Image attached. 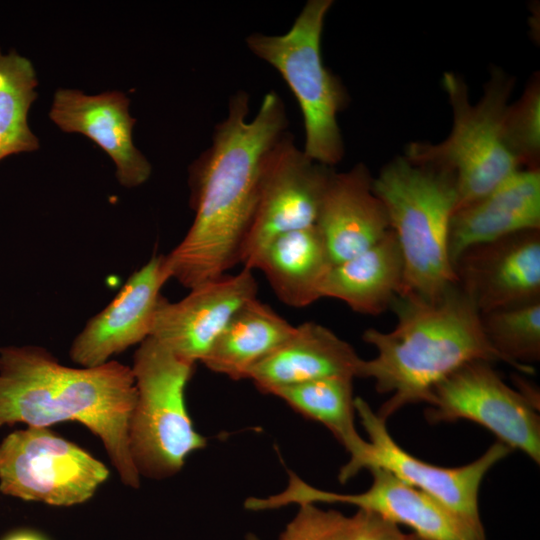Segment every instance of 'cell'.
I'll return each instance as SVG.
<instances>
[{
  "label": "cell",
  "mask_w": 540,
  "mask_h": 540,
  "mask_svg": "<svg viewBox=\"0 0 540 540\" xmlns=\"http://www.w3.org/2000/svg\"><path fill=\"white\" fill-rule=\"evenodd\" d=\"M425 410L434 424L469 420L497 441L540 463V418L526 393L507 385L490 362L475 360L449 374L431 390Z\"/></svg>",
  "instance_id": "obj_9"
},
{
  "label": "cell",
  "mask_w": 540,
  "mask_h": 540,
  "mask_svg": "<svg viewBox=\"0 0 540 540\" xmlns=\"http://www.w3.org/2000/svg\"><path fill=\"white\" fill-rule=\"evenodd\" d=\"M333 172V167L309 158L287 132L265 164L239 264L254 270L261 253L275 238L315 226Z\"/></svg>",
  "instance_id": "obj_10"
},
{
  "label": "cell",
  "mask_w": 540,
  "mask_h": 540,
  "mask_svg": "<svg viewBox=\"0 0 540 540\" xmlns=\"http://www.w3.org/2000/svg\"><path fill=\"white\" fill-rule=\"evenodd\" d=\"M129 104L121 91L88 95L60 88L53 96L49 118L63 132L79 133L95 142L114 162L118 182L134 188L149 179L152 167L134 144L136 119L129 113Z\"/></svg>",
  "instance_id": "obj_16"
},
{
  "label": "cell",
  "mask_w": 540,
  "mask_h": 540,
  "mask_svg": "<svg viewBox=\"0 0 540 540\" xmlns=\"http://www.w3.org/2000/svg\"><path fill=\"white\" fill-rule=\"evenodd\" d=\"M271 395L282 399L304 417L324 425L350 454L340 469L344 483L364 469L369 441L355 427L353 378L327 377L273 390Z\"/></svg>",
  "instance_id": "obj_23"
},
{
  "label": "cell",
  "mask_w": 540,
  "mask_h": 540,
  "mask_svg": "<svg viewBox=\"0 0 540 540\" xmlns=\"http://www.w3.org/2000/svg\"><path fill=\"white\" fill-rule=\"evenodd\" d=\"M357 522V512L353 516H346L337 510L322 509L316 504H300L298 512L278 540H351Z\"/></svg>",
  "instance_id": "obj_27"
},
{
  "label": "cell",
  "mask_w": 540,
  "mask_h": 540,
  "mask_svg": "<svg viewBox=\"0 0 540 540\" xmlns=\"http://www.w3.org/2000/svg\"><path fill=\"white\" fill-rule=\"evenodd\" d=\"M540 229V170H516L479 199L454 211L449 227L452 264L466 249Z\"/></svg>",
  "instance_id": "obj_18"
},
{
  "label": "cell",
  "mask_w": 540,
  "mask_h": 540,
  "mask_svg": "<svg viewBox=\"0 0 540 540\" xmlns=\"http://www.w3.org/2000/svg\"><path fill=\"white\" fill-rule=\"evenodd\" d=\"M245 540H260L259 537L253 533H248L245 536Z\"/></svg>",
  "instance_id": "obj_31"
},
{
  "label": "cell",
  "mask_w": 540,
  "mask_h": 540,
  "mask_svg": "<svg viewBox=\"0 0 540 540\" xmlns=\"http://www.w3.org/2000/svg\"><path fill=\"white\" fill-rule=\"evenodd\" d=\"M170 274L165 255H154L74 339L69 355L80 367L102 365L150 336L160 291Z\"/></svg>",
  "instance_id": "obj_15"
},
{
  "label": "cell",
  "mask_w": 540,
  "mask_h": 540,
  "mask_svg": "<svg viewBox=\"0 0 540 540\" xmlns=\"http://www.w3.org/2000/svg\"><path fill=\"white\" fill-rule=\"evenodd\" d=\"M191 364L151 337L140 343L131 367L136 387L128 441L138 473L165 479L181 470L186 458L206 446L185 404Z\"/></svg>",
  "instance_id": "obj_7"
},
{
  "label": "cell",
  "mask_w": 540,
  "mask_h": 540,
  "mask_svg": "<svg viewBox=\"0 0 540 540\" xmlns=\"http://www.w3.org/2000/svg\"><path fill=\"white\" fill-rule=\"evenodd\" d=\"M332 266L315 225L275 238L261 253L254 270L265 275L282 303L304 308L321 299L320 289Z\"/></svg>",
  "instance_id": "obj_21"
},
{
  "label": "cell",
  "mask_w": 540,
  "mask_h": 540,
  "mask_svg": "<svg viewBox=\"0 0 540 540\" xmlns=\"http://www.w3.org/2000/svg\"><path fill=\"white\" fill-rule=\"evenodd\" d=\"M371 486L358 494H339L320 490L289 472L286 489L274 501L282 507L289 504L340 502L356 506L393 522L405 525L424 540H486L460 516L425 492L408 485L382 468L369 470Z\"/></svg>",
  "instance_id": "obj_12"
},
{
  "label": "cell",
  "mask_w": 540,
  "mask_h": 540,
  "mask_svg": "<svg viewBox=\"0 0 540 540\" xmlns=\"http://www.w3.org/2000/svg\"><path fill=\"white\" fill-rule=\"evenodd\" d=\"M249 102L246 91L230 97L211 145L189 166L194 219L181 242L165 255L170 278L188 289L239 264L265 164L289 132L286 107L277 92L264 95L251 120Z\"/></svg>",
  "instance_id": "obj_1"
},
{
  "label": "cell",
  "mask_w": 540,
  "mask_h": 540,
  "mask_svg": "<svg viewBox=\"0 0 540 540\" xmlns=\"http://www.w3.org/2000/svg\"><path fill=\"white\" fill-rule=\"evenodd\" d=\"M362 358L329 328L305 322L247 374L263 393L327 377H359Z\"/></svg>",
  "instance_id": "obj_19"
},
{
  "label": "cell",
  "mask_w": 540,
  "mask_h": 540,
  "mask_svg": "<svg viewBox=\"0 0 540 540\" xmlns=\"http://www.w3.org/2000/svg\"><path fill=\"white\" fill-rule=\"evenodd\" d=\"M457 283L479 313L540 299V229L472 246L455 260Z\"/></svg>",
  "instance_id": "obj_14"
},
{
  "label": "cell",
  "mask_w": 540,
  "mask_h": 540,
  "mask_svg": "<svg viewBox=\"0 0 540 540\" xmlns=\"http://www.w3.org/2000/svg\"><path fill=\"white\" fill-rule=\"evenodd\" d=\"M37 86L32 62L15 50L3 53L0 49V161L39 149V139L28 122Z\"/></svg>",
  "instance_id": "obj_24"
},
{
  "label": "cell",
  "mask_w": 540,
  "mask_h": 540,
  "mask_svg": "<svg viewBox=\"0 0 540 540\" xmlns=\"http://www.w3.org/2000/svg\"><path fill=\"white\" fill-rule=\"evenodd\" d=\"M403 259L399 295L433 299L457 282L449 254V227L457 205L455 176L405 156L384 166L373 178Z\"/></svg>",
  "instance_id": "obj_4"
},
{
  "label": "cell",
  "mask_w": 540,
  "mask_h": 540,
  "mask_svg": "<svg viewBox=\"0 0 540 540\" xmlns=\"http://www.w3.org/2000/svg\"><path fill=\"white\" fill-rule=\"evenodd\" d=\"M403 259L391 229L368 250L332 266L320 289L353 311L378 315L391 307L403 285Z\"/></svg>",
  "instance_id": "obj_20"
},
{
  "label": "cell",
  "mask_w": 540,
  "mask_h": 540,
  "mask_svg": "<svg viewBox=\"0 0 540 540\" xmlns=\"http://www.w3.org/2000/svg\"><path fill=\"white\" fill-rule=\"evenodd\" d=\"M358 522L351 540H406L398 525L379 515L358 509Z\"/></svg>",
  "instance_id": "obj_28"
},
{
  "label": "cell",
  "mask_w": 540,
  "mask_h": 540,
  "mask_svg": "<svg viewBox=\"0 0 540 540\" xmlns=\"http://www.w3.org/2000/svg\"><path fill=\"white\" fill-rule=\"evenodd\" d=\"M135 402L132 369L120 362L72 368L39 346L0 348V427L77 421L102 441L121 481L131 488L140 486L128 441Z\"/></svg>",
  "instance_id": "obj_2"
},
{
  "label": "cell",
  "mask_w": 540,
  "mask_h": 540,
  "mask_svg": "<svg viewBox=\"0 0 540 540\" xmlns=\"http://www.w3.org/2000/svg\"><path fill=\"white\" fill-rule=\"evenodd\" d=\"M506 145L521 168L539 169L540 85L539 77L527 85L522 96L508 105L504 116Z\"/></svg>",
  "instance_id": "obj_26"
},
{
  "label": "cell",
  "mask_w": 540,
  "mask_h": 540,
  "mask_svg": "<svg viewBox=\"0 0 540 540\" xmlns=\"http://www.w3.org/2000/svg\"><path fill=\"white\" fill-rule=\"evenodd\" d=\"M406 540H424V539L418 537L417 535L413 533H410V534H407Z\"/></svg>",
  "instance_id": "obj_30"
},
{
  "label": "cell",
  "mask_w": 540,
  "mask_h": 540,
  "mask_svg": "<svg viewBox=\"0 0 540 540\" xmlns=\"http://www.w3.org/2000/svg\"><path fill=\"white\" fill-rule=\"evenodd\" d=\"M390 308L397 318L393 330L363 333L377 355L363 359L359 372L374 380L377 392L390 394L377 413L384 421L406 405L426 403L437 383L468 362H505L457 282L433 299L398 295Z\"/></svg>",
  "instance_id": "obj_3"
},
{
  "label": "cell",
  "mask_w": 540,
  "mask_h": 540,
  "mask_svg": "<svg viewBox=\"0 0 540 540\" xmlns=\"http://www.w3.org/2000/svg\"><path fill=\"white\" fill-rule=\"evenodd\" d=\"M109 470L49 427L28 426L0 443V491L26 501L71 506L89 500Z\"/></svg>",
  "instance_id": "obj_8"
},
{
  "label": "cell",
  "mask_w": 540,
  "mask_h": 540,
  "mask_svg": "<svg viewBox=\"0 0 540 540\" xmlns=\"http://www.w3.org/2000/svg\"><path fill=\"white\" fill-rule=\"evenodd\" d=\"M373 177L363 163L345 172L334 171L324 193L316 227L333 265L374 246L390 230Z\"/></svg>",
  "instance_id": "obj_17"
},
{
  "label": "cell",
  "mask_w": 540,
  "mask_h": 540,
  "mask_svg": "<svg viewBox=\"0 0 540 540\" xmlns=\"http://www.w3.org/2000/svg\"><path fill=\"white\" fill-rule=\"evenodd\" d=\"M4 540H46L42 535L32 531H18L7 536Z\"/></svg>",
  "instance_id": "obj_29"
},
{
  "label": "cell",
  "mask_w": 540,
  "mask_h": 540,
  "mask_svg": "<svg viewBox=\"0 0 540 540\" xmlns=\"http://www.w3.org/2000/svg\"><path fill=\"white\" fill-rule=\"evenodd\" d=\"M254 270L243 267L190 289L181 300L160 297L150 336L191 364L202 362L234 314L257 297Z\"/></svg>",
  "instance_id": "obj_13"
},
{
  "label": "cell",
  "mask_w": 540,
  "mask_h": 540,
  "mask_svg": "<svg viewBox=\"0 0 540 540\" xmlns=\"http://www.w3.org/2000/svg\"><path fill=\"white\" fill-rule=\"evenodd\" d=\"M492 347L520 373L532 374L540 359V299L480 313Z\"/></svg>",
  "instance_id": "obj_25"
},
{
  "label": "cell",
  "mask_w": 540,
  "mask_h": 540,
  "mask_svg": "<svg viewBox=\"0 0 540 540\" xmlns=\"http://www.w3.org/2000/svg\"><path fill=\"white\" fill-rule=\"evenodd\" d=\"M355 411L369 436L364 469L382 468L397 478L432 496L485 535L479 512V491L485 475L512 451L496 441L469 464L448 468L420 460L399 446L389 434L386 421L360 397Z\"/></svg>",
  "instance_id": "obj_11"
},
{
  "label": "cell",
  "mask_w": 540,
  "mask_h": 540,
  "mask_svg": "<svg viewBox=\"0 0 540 540\" xmlns=\"http://www.w3.org/2000/svg\"><path fill=\"white\" fill-rule=\"evenodd\" d=\"M332 0H309L290 29L280 35L252 33L248 49L275 68L294 94L303 117V151L333 167L344 156L337 115L349 102L341 80L323 63L321 38Z\"/></svg>",
  "instance_id": "obj_6"
},
{
  "label": "cell",
  "mask_w": 540,
  "mask_h": 540,
  "mask_svg": "<svg viewBox=\"0 0 540 540\" xmlns=\"http://www.w3.org/2000/svg\"><path fill=\"white\" fill-rule=\"evenodd\" d=\"M295 328L256 297L234 314L201 363L233 380L246 379L248 372L290 338Z\"/></svg>",
  "instance_id": "obj_22"
},
{
  "label": "cell",
  "mask_w": 540,
  "mask_h": 540,
  "mask_svg": "<svg viewBox=\"0 0 540 540\" xmlns=\"http://www.w3.org/2000/svg\"><path fill=\"white\" fill-rule=\"evenodd\" d=\"M443 87L453 112L449 136L439 144L414 142L405 157L413 162L443 167L455 176V210L479 199L521 169L504 138V116L514 86L513 78L494 69L481 99L471 104L463 79L447 72Z\"/></svg>",
  "instance_id": "obj_5"
}]
</instances>
